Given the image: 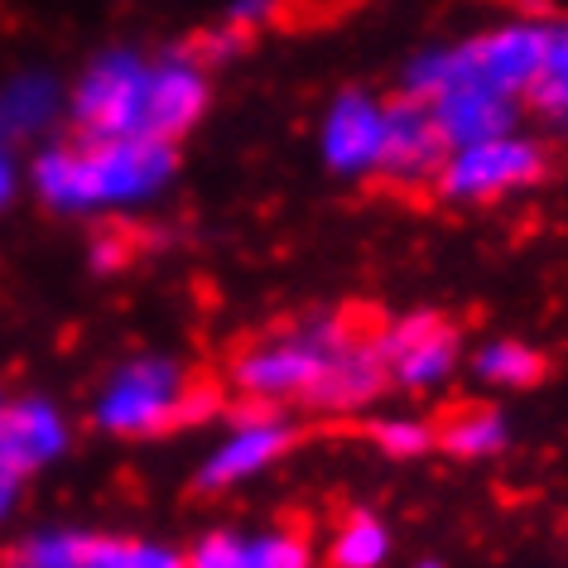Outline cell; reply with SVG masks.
Masks as SVG:
<instances>
[{"label":"cell","mask_w":568,"mask_h":568,"mask_svg":"<svg viewBox=\"0 0 568 568\" xmlns=\"http://www.w3.org/2000/svg\"><path fill=\"white\" fill-rule=\"evenodd\" d=\"M232 381L255 405L304 400L314 409H357L381 395L386 366L376 333L362 328V314H323L241 347Z\"/></svg>","instance_id":"6da1fadb"},{"label":"cell","mask_w":568,"mask_h":568,"mask_svg":"<svg viewBox=\"0 0 568 568\" xmlns=\"http://www.w3.org/2000/svg\"><path fill=\"white\" fill-rule=\"evenodd\" d=\"M174 174V145L164 140H88L59 145L34 164V183L44 203L63 212H92L150 197Z\"/></svg>","instance_id":"7a4b0ae2"},{"label":"cell","mask_w":568,"mask_h":568,"mask_svg":"<svg viewBox=\"0 0 568 568\" xmlns=\"http://www.w3.org/2000/svg\"><path fill=\"white\" fill-rule=\"evenodd\" d=\"M222 405V395L212 381L183 372L169 357H140L121 366L106 381V390L97 395V424L111 434H164L179 424H197Z\"/></svg>","instance_id":"3957f363"},{"label":"cell","mask_w":568,"mask_h":568,"mask_svg":"<svg viewBox=\"0 0 568 568\" xmlns=\"http://www.w3.org/2000/svg\"><path fill=\"white\" fill-rule=\"evenodd\" d=\"M545 39H549V24L516 20V24H501V30L467 39L458 49H434L409 63L405 92L429 97L438 88H448V82H481V88L525 102V88H530L539 63H545Z\"/></svg>","instance_id":"277c9868"},{"label":"cell","mask_w":568,"mask_h":568,"mask_svg":"<svg viewBox=\"0 0 568 568\" xmlns=\"http://www.w3.org/2000/svg\"><path fill=\"white\" fill-rule=\"evenodd\" d=\"M154 59L106 53L73 92V121L88 140H150Z\"/></svg>","instance_id":"5b68a950"},{"label":"cell","mask_w":568,"mask_h":568,"mask_svg":"<svg viewBox=\"0 0 568 568\" xmlns=\"http://www.w3.org/2000/svg\"><path fill=\"white\" fill-rule=\"evenodd\" d=\"M545 169H549V160H545V145H539V140L506 131V135L477 140V145L448 150L434 189L444 197H453V203H491V197H506L516 189L539 183Z\"/></svg>","instance_id":"8992f818"},{"label":"cell","mask_w":568,"mask_h":568,"mask_svg":"<svg viewBox=\"0 0 568 568\" xmlns=\"http://www.w3.org/2000/svg\"><path fill=\"white\" fill-rule=\"evenodd\" d=\"M448 150H453L448 135L438 131L424 97L405 92L395 102H386V140H381L376 179H386L390 189H434Z\"/></svg>","instance_id":"52a82bcc"},{"label":"cell","mask_w":568,"mask_h":568,"mask_svg":"<svg viewBox=\"0 0 568 568\" xmlns=\"http://www.w3.org/2000/svg\"><path fill=\"white\" fill-rule=\"evenodd\" d=\"M376 352H381V366H386V381L424 390V386H438L453 372V362H458V328L438 314H409L376 333Z\"/></svg>","instance_id":"ba28073f"},{"label":"cell","mask_w":568,"mask_h":568,"mask_svg":"<svg viewBox=\"0 0 568 568\" xmlns=\"http://www.w3.org/2000/svg\"><path fill=\"white\" fill-rule=\"evenodd\" d=\"M294 438H300V429H294L284 415H275V409H265V405L251 409V415H241L236 429L207 453V463L197 467L193 487L197 491H226V487H236V481L265 473L275 458H284V453L294 448Z\"/></svg>","instance_id":"9c48e42d"},{"label":"cell","mask_w":568,"mask_h":568,"mask_svg":"<svg viewBox=\"0 0 568 568\" xmlns=\"http://www.w3.org/2000/svg\"><path fill=\"white\" fill-rule=\"evenodd\" d=\"M381 140H386V102H376L366 92L337 97L328 121H323V160L352 179L376 174Z\"/></svg>","instance_id":"30bf717a"},{"label":"cell","mask_w":568,"mask_h":568,"mask_svg":"<svg viewBox=\"0 0 568 568\" xmlns=\"http://www.w3.org/2000/svg\"><path fill=\"white\" fill-rule=\"evenodd\" d=\"M438 121V131L448 135V145H477V140H491V135H506L516 131V116H520V102L506 92H491L481 82H448L424 97Z\"/></svg>","instance_id":"8fae6325"},{"label":"cell","mask_w":568,"mask_h":568,"mask_svg":"<svg viewBox=\"0 0 568 568\" xmlns=\"http://www.w3.org/2000/svg\"><path fill=\"white\" fill-rule=\"evenodd\" d=\"M189 568H314L308 539L265 530V535H241V530H217L197 539V549L183 559Z\"/></svg>","instance_id":"7c38bea8"},{"label":"cell","mask_w":568,"mask_h":568,"mask_svg":"<svg viewBox=\"0 0 568 568\" xmlns=\"http://www.w3.org/2000/svg\"><path fill=\"white\" fill-rule=\"evenodd\" d=\"M68 448V424L44 400H6L0 409V458L16 473H34V467L53 463Z\"/></svg>","instance_id":"4fadbf2b"},{"label":"cell","mask_w":568,"mask_h":568,"mask_svg":"<svg viewBox=\"0 0 568 568\" xmlns=\"http://www.w3.org/2000/svg\"><path fill=\"white\" fill-rule=\"evenodd\" d=\"M525 102L535 106V116L545 121L554 135L568 140V24H549L545 63H539L535 82L525 88Z\"/></svg>","instance_id":"5bb4252c"},{"label":"cell","mask_w":568,"mask_h":568,"mask_svg":"<svg viewBox=\"0 0 568 568\" xmlns=\"http://www.w3.org/2000/svg\"><path fill=\"white\" fill-rule=\"evenodd\" d=\"M434 444H444L453 458H491L506 444V419L491 405H458L434 429Z\"/></svg>","instance_id":"9a60e30c"},{"label":"cell","mask_w":568,"mask_h":568,"mask_svg":"<svg viewBox=\"0 0 568 568\" xmlns=\"http://www.w3.org/2000/svg\"><path fill=\"white\" fill-rule=\"evenodd\" d=\"M386 554H390V530L376 516L357 510V516H347L343 530L333 535L328 564L333 568H381L386 564Z\"/></svg>","instance_id":"2e32d148"},{"label":"cell","mask_w":568,"mask_h":568,"mask_svg":"<svg viewBox=\"0 0 568 568\" xmlns=\"http://www.w3.org/2000/svg\"><path fill=\"white\" fill-rule=\"evenodd\" d=\"M92 539L97 535H73V530L34 535L10 554V568H88L92 564Z\"/></svg>","instance_id":"e0dca14e"},{"label":"cell","mask_w":568,"mask_h":568,"mask_svg":"<svg viewBox=\"0 0 568 568\" xmlns=\"http://www.w3.org/2000/svg\"><path fill=\"white\" fill-rule=\"evenodd\" d=\"M477 376L491 386H539L545 381V357L525 343H491L477 352Z\"/></svg>","instance_id":"ac0fdd59"},{"label":"cell","mask_w":568,"mask_h":568,"mask_svg":"<svg viewBox=\"0 0 568 568\" xmlns=\"http://www.w3.org/2000/svg\"><path fill=\"white\" fill-rule=\"evenodd\" d=\"M372 438L390 458H419L424 448H434V429L424 419H386L372 429Z\"/></svg>","instance_id":"d6986e66"},{"label":"cell","mask_w":568,"mask_h":568,"mask_svg":"<svg viewBox=\"0 0 568 568\" xmlns=\"http://www.w3.org/2000/svg\"><path fill=\"white\" fill-rule=\"evenodd\" d=\"M116 568H189V564H183L174 549H160V545H135V539H125Z\"/></svg>","instance_id":"ffe728a7"},{"label":"cell","mask_w":568,"mask_h":568,"mask_svg":"<svg viewBox=\"0 0 568 568\" xmlns=\"http://www.w3.org/2000/svg\"><path fill=\"white\" fill-rule=\"evenodd\" d=\"M270 10H275V0H236L232 16H226V24H232V30H241V34H251L255 24L270 20Z\"/></svg>","instance_id":"44dd1931"},{"label":"cell","mask_w":568,"mask_h":568,"mask_svg":"<svg viewBox=\"0 0 568 568\" xmlns=\"http://www.w3.org/2000/svg\"><path fill=\"white\" fill-rule=\"evenodd\" d=\"M20 477L24 473H16L6 458H0V516H6L10 506H16V491H20Z\"/></svg>","instance_id":"7402d4cb"},{"label":"cell","mask_w":568,"mask_h":568,"mask_svg":"<svg viewBox=\"0 0 568 568\" xmlns=\"http://www.w3.org/2000/svg\"><path fill=\"white\" fill-rule=\"evenodd\" d=\"M10 189H16V179H10V164L0 160V207H6V197H10Z\"/></svg>","instance_id":"603a6c76"},{"label":"cell","mask_w":568,"mask_h":568,"mask_svg":"<svg viewBox=\"0 0 568 568\" xmlns=\"http://www.w3.org/2000/svg\"><path fill=\"white\" fill-rule=\"evenodd\" d=\"M419 568H438V564H419Z\"/></svg>","instance_id":"cb8c5ba5"},{"label":"cell","mask_w":568,"mask_h":568,"mask_svg":"<svg viewBox=\"0 0 568 568\" xmlns=\"http://www.w3.org/2000/svg\"><path fill=\"white\" fill-rule=\"evenodd\" d=\"M0 409H6V400H0Z\"/></svg>","instance_id":"d4e9b609"}]
</instances>
